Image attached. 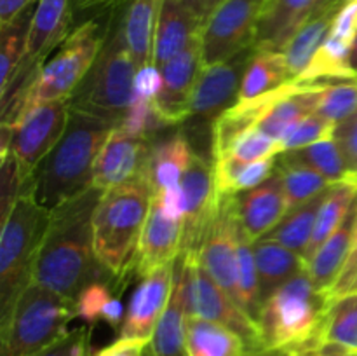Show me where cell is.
<instances>
[{
  "label": "cell",
  "mask_w": 357,
  "mask_h": 356,
  "mask_svg": "<svg viewBox=\"0 0 357 356\" xmlns=\"http://www.w3.org/2000/svg\"><path fill=\"white\" fill-rule=\"evenodd\" d=\"M176 2L190 10L194 16H197L202 23H206L209 13V0H176Z\"/></svg>",
  "instance_id": "cell-54"
},
{
  "label": "cell",
  "mask_w": 357,
  "mask_h": 356,
  "mask_svg": "<svg viewBox=\"0 0 357 356\" xmlns=\"http://www.w3.org/2000/svg\"><path fill=\"white\" fill-rule=\"evenodd\" d=\"M340 7L342 6H338V3L316 7L312 14L303 21L302 27L295 31L291 40L282 51L286 56L289 80H296L305 72L310 59L314 58V54L319 51L323 42L330 35L331 24H333V20Z\"/></svg>",
  "instance_id": "cell-26"
},
{
  "label": "cell",
  "mask_w": 357,
  "mask_h": 356,
  "mask_svg": "<svg viewBox=\"0 0 357 356\" xmlns=\"http://www.w3.org/2000/svg\"><path fill=\"white\" fill-rule=\"evenodd\" d=\"M253 251L264 302L279 286L284 285L300 272L307 271V262L303 260L302 255L271 237L264 236L255 241Z\"/></svg>",
  "instance_id": "cell-27"
},
{
  "label": "cell",
  "mask_w": 357,
  "mask_h": 356,
  "mask_svg": "<svg viewBox=\"0 0 357 356\" xmlns=\"http://www.w3.org/2000/svg\"><path fill=\"white\" fill-rule=\"evenodd\" d=\"M282 154L281 142L272 136L265 135L258 128H248L236 136L222 154L215 157L218 159H234L241 163H255L261 159H272Z\"/></svg>",
  "instance_id": "cell-41"
},
{
  "label": "cell",
  "mask_w": 357,
  "mask_h": 356,
  "mask_svg": "<svg viewBox=\"0 0 357 356\" xmlns=\"http://www.w3.org/2000/svg\"><path fill=\"white\" fill-rule=\"evenodd\" d=\"M174 264H164L142 276L126 307L119 339L150 342L160 316L169 304L174 288Z\"/></svg>",
  "instance_id": "cell-15"
},
{
  "label": "cell",
  "mask_w": 357,
  "mask_h": 356,
  "mask_svg": "<svg viewBox=\"0 0 357 356\" xmlns=\"http://www.w3.org/2000/svg\"><path fill=\"white\" fill-rule=\"evenodd\" d=\"M351 65L352 68L357 72V35H356V40L354 44H352V52H351Z\"/></svg>",
  "instance_id": "cell-57"
},
{
  "label": "cell",
  "mask_w": 357,
  "mask_h": 356,
  "mask_svg": "<svg viewBox=\"0 0 357 356\" xmlns=\"http://www.w3.org/2000/svg\"><path fill=\"white\" fill-rule=\"evenodd\" d=\"M117 128H121L128 135L152 138L155 133L164 128H169V126L162 121L160 114L157 112L155 100H143V98L132 96L131 105L128 107Z\"/></svg>",
  "instance_id": "cell-43"
},
{
  "label": "cell",
  "mask_w": 357,
  "mask_h": 356,
  "mask_svg": "<svg viewBox=\"0 0 357 356\" xmlns=\"http://www.w3.org/2000/svg\"><path fill=\"white\" fill-rule=\"evenodd\" d=\"M328 3H338V6H344V0H317V6H328Z\"/></svg>",
  "instance_id": "cell-58"
},
{
  "label": "cell",
  "mask_w": 357,
  "mask_h": 356,
  "mask_svg": "<svg viewBox=\"0 0 357 356\" xmlns=\"http://www.w3.org/2000/svg\"><path fill=\"white\" fill-rule=\"evenodd\" d=\"M91 327H77L54 344L30 356H89Z\"/></svg>",
  "instance_id": "cell-44"
},
{
  "label": "cell",
  "mask_w": 357,
  "mask_h": 356,
  "mask_svg": "<svg viewBox=\"0 0 357 356\" xmlns=\"http://www.w3.org/2000/svg\"><path fill=\"white\" fill-rule=\"evenodd\" d=\"M73 318L75 300L30 281L0 314V356H30L54 344L68 334Z\"/></svg>",
  "instance_id": "cell-5"
},
{
  "label": "cell",
  "mask_w": 357,
  "mask_h": 356,
  "mask_svg": "<svg viewBox=\"0 0 357 356\" xmlns=\"http://www.w3.org/2000/svg\"><path fill=\"white\" fill-rule=\"evenodd\" d=\"M246 341L230 327L211 320L188 318L185 325L187 356H246Z\"/></svg>",
  "instance_id": "cell-28"
},
{
  "label": "cell",
  "mask_w": 357,
  "mask_h": 356,
  "mask_svg": "<svg viewBox=\"0 0 357 356\" xmlns=\"http://www.w3.org/2000/svg\"><path fill=\"white\" fill-rule=\"evenodd\" d=\"M153 192L145 177L101 194L94 209V253L117 281L131 274Z\"/></svg>",
  "instance_id": "cell-3"
},
{
  "label": "cell",
  "mask_w": 357,
  "mask_h": 356,
  "mask_svg": "<svg viewBox=\"0 0 357 356\" xmlns=\"http://www.w3.org/2000/svg\"><path fill=\"white\" fill-rule=\"evenodd\" d=\"M153 199H155L157 205L162 208V212L166 213L167 216L176 220H183L185 201H183V191H181V185H174V187L166 188V191L153 195Z\"/></svg>",
  "instance_id": "cell-50"
},
{
  "label": "cell",
  "mask_w": 357,
  "mask_h": 356,
  "mask_svg": "<svg viewBox=\"0 0 357 356\" xmlns=\"http://www.w3.org/2000/svg\"><path fill=\"white\" fill-rule=\"evenodd\" d=\"M286 82H289V73L284 52L258 51L257 49L246 73H244L237 101L260 98L284 86Z\"/></svg>",
  "instance_id": "cell-34"
},
{
  "label": "cell",
  "mask_w": 357,
  "mask_h": 356,
  "mask_svg": "<svg viewBox=\"0 0 357 356\" xmlns=\"http://www.w3.org/2000/svg\"><path fill=\"white\" fill-rule=\"evenodd\" d=\"M289 154H293L296 159L302 161L303 164H307L312 170H316L324 178H328L331 184L344 181L349 170H351L335 136L333 138L321 140V142L307 145L303 149L291 150Z\"/></svg>",
  "instance_id": "cell-40"
},
{
  "label": "cell",
  "mask_w": 357,
  "mask_h": 356,
  "mask_svg": "<svg viewBox=\"0 0 357 356\" xmlns=\"http://www.w3.org/2000/svg\"><path fill=\"white\" fill-rule=\"evenodd\" d=\"M146 341H136V339H117L107 348L100 349L98 353L89 356H145Z\"/></svg>",
  "instance_id": "cell-51"
},
{
  "label": "cell",
  "mask_w": 357,
  "mask_h": 356,
  "mask_svg": "<svg viewBox=\"0 0 357 356\" xmlns=\"http://www.w3.org/2000/svg\"><path fill=\"white\" fill-rule=\"evenodd\" d=\"M278 157L241 163L234 159L215 161L216 191L222 195H236L239 192L251 191L274 175Z\"/></svg>",
  "instance_id": "cell-36"
},
{
  "label": "cell",
  "mask_w": 357,
  "mask_h": 356,
  "mask_svg": "<svg viewBox=\"0 0 357 356\" xmlns=\"http://www.w3.org/2000/svg\"><path fill=\"white\" fill-rule=\"evenodd\" d=\"M330 300L309 272L303 271L279 286L261 306L260 348L298 351L316 341Z\"/></svg>",
  "instance_id": "cell-6"
},
{
  "label": "cell",
  "mask_w": 357,
  "mask_h": 356,
  "mask_svg": "<svg viewBox=\"0 0 357 356\" xmlns=\"http://www.w3.org/2000/svg\"><path fill=\"white\" fill-rule=\"evenodd\" d=\"M218 195L215 216L195 255L208 274L237 304L241 225L236 215V195Z\"/></svg>",
  "instance_id": "cell-12"
},
{
  "label": "cell",
  "mask_w": 357,
  "mask_h": 356,
  "mask_svg": "<svg viewBox=\"0 0 357 356\" xmlns=\"http://www.w3.org/2000/svg\"><path fill=\"white\" fill-rule=\"evenodd\" d=\"M303 86L310 91L314 114L326 121L338 126L357 114V77L307 82Z\"/></svg>",
  "instance_id": "cell-31"
},
{
  "label": "cell",
  "mask_w": 357,
  "mask_h": 356,
  "mask_svg": "<svg viewBox=\"0 0 357 356\" xmlns=\"http://www.w3.org/2000/svg\"><path fill=\"white\" fill-rule=\"evenodd\" d=\"M310 346H330L357 355V292L331 300L316 341Z\"/></svg>",
  "instance_id": "cell-30"
},
{
  "label": "cell",
  "mask_w": 357,
  "mask_h": 356,
  "mask_svg": "<svg viewBox=\"0 0 357 356\" xmlns=\"http://www.w3.org/2000/svg\"><path fill=\"white\" fill-rule=\"evenodd\" d=\"M114 128L117 126L107 119L70 110L61 140L28 180V191L42 208L52 212L93 187L94 164Z\"/></svg>",
  "instance_id": "cell-2"
},
{
  "label": "cell",
  "mask_w": 357,
  "mask_h": 356,
  "mask_svg": "<svg viewBox=\"0 0 357 356\" xmlns=\"http://www.w3.org/2000/svg\"><path fill=\"white\" fill-rule=\"evenodd\" d=\"M344 181H347V184H351L352 187H354L356 191H357V168H354V170H349L347 177H345Z\"/></svg>",
  "instance_id": "cell-56"
},
{
  "label": "cell",
  "mask_w": 357,
  "mask_h": 356,
  "mask_svg": "<svg viewBox=\"0 0 357 356\" xmlns=\"http://www.w3.org/2000/svg\"><path fill=\"white\" fill-rule=\"evenodd\" d=\"M185 325H187V311H185L183 295V260L178 257L174 264L173 295L153 330L145 356H187Z\"/></svg>",
  "instance_id": "cell-25"
},
{
  "label": "cell",
  "mask_w": 357,
  "mask_h": 356,
  "mask_svg": "<svg viewBox=\"0 0 357 356\" xmlns=\"http://www.w3.org/2000/svg\"><path fill=\"white\" fill-rule=\"evenodd\" d=\"M70 100H56L28 110L13 126L10 156L28 187L31 173L61 140L70 119Z\"/></svg>",
  "instance_id": "cell-10"
},
{
  "label": "cell",
  "mask_w": 357,
  "mask_h": 356,
  "mask_svg": "<svg viewBox=\"0 0 357 356\" xmlns=\"http://www.w3.org/2000/svg\"><path fill=\"white\" fill-rule=\"evenodd\" d=\"M35 7L37 3L26 7L9 23L0 24V91L9 84L23 63Z\"/></svg>",
  "instance_id": "cell-37"
},
{
  "label": "cell",
  "mask_w": 357,
  "mask_h": 356,
  "mask_svg": "<svg viewBox=\"0 0 357 356\" xmlns=\"http://www.w3.org/2000/svg\"><path fill=\"white\" fill-rule=\"evenodd\" d=\"M330 35L349 45L354 44L357 35V0L345 2L338 9L333 24H331Z\"/></svg>",
  "instance_id": "cell-46"
},
{
  "label": "cell",
  "mask_w": 357,
  "mask_h": 356,
  "mask_svg": "<svg viewBox=\"0 0 357 356\" xmlns=\"http://www.w3.org/2000/svg\"><path fill=\"white\" fill-rule=\"evenodd\" d=\"M37 2L38 0H0V24L9 23L17 14L23 13L26 7Z\"/></svg>",
  "instance_id": "cell-52"
},
{
  "label": "cell",
  "mask_w": 357,
  "mask_h": 356,
  "mask_svg": "<svg viewBox=\"0 0 357 356\" xmlns=\"http://www.w3.org/2000/svg\"><path fill=\"white\" fill-rule=\"evenodd\" d=\"M351 292H357V236L354 244H352L351 255H349L340 276H338L335 285L331 286V290L328 292V300L331 302V300L337 299V297L347 295V293Z\"/></svg>",
  "instance_id": "cell-48"
},
{
  "label": "cell",
  "mask_w": 357,
  "mask_h": 356,
  "mask_svg": "<svg viewBox=\"0 0 357 356\" xmlns=\"http://www.w3.org/2000/svg\"><path fill=\"white\" fill-rule=\"evenodd\" d=\"M101 194L89 187L52 209L31 281L75 300L93 279L114 278L94 253L93 216Z\"/></svg>",
  "instance_id": "cell-1"
},
{
  "label": "cell",
  "mask_w": 357,
  "mask_h": 356,
  "mask_svg": "<svg viewBox=\"0 0 357 356\" xmlns=\"http://www.w3.org/2000/svg\"><path fill=\"white\" fill-rule=\"evenodd\" d=\"M152 143V138H139L114 128L94 164L93 187L107 192L145 177Z\"/></svg>",
  "instance_id": "cell-16"
},
{
  "label": "cell",
  "mask_w": 357,
  "mask_h": 356,
  "mask_svg": "<svg viewBox=\"0 0 357 356\" xmlns=\"http://www.w3.org/2000/svg\"><path fill=\"white\" fill-rule=\"evenodd\" d=\"M107 30L108 24H101L100 20L87 21L73 28L72 34L63 40V44L56 49L51 58H47L35 75L33 84L26 93L21 117L38 105L56 100H70L93 66L103 45Z\"/></svg>",
  "instance_id": "cell-8"
},
{
  "label": "cell",
  "mask_w": 357,
  "mask_h": 356,
  "mask_svg": "<svg viewBox=\"0 0 357 356\" xmlns=\"http://www.w3.org/2000/svg\"><path fill=\"white\" fill-rule=\"evenodd\" d=\"M183 260V295L188 318L218 321L236 330L248 348H260V328L230 299L229 293L208 274L195 253H181Z\"/></svg>",
  "instance_id": "cell-9"
},
{
  "label": "cell",
  "mask_w": 357,
  "mask_h": 356,
  "mask_svg": "<svg viewBox=\"0 0 357 356\" xmlns=\"http://www.w3.org/2000/svg\"><path fill=\"white\" fill-rule=\"evenodd\" d=\"M128 2L129 0H72V24L77 28L87 21L100 20L105 14L121 10V7Z\"/></svg>",
  "instance_id": "cell-45"
},
{
  "label": "cell",
  "mask_w": 357,
  "mask_h": 356,
  "mask_svg": "<svg viewBox=\"0 0 357 356\" xmlns=\"http://www.w3.org/2000/svg\"><path fill=\"white\" fill-rule=\"evenodd\" d=\"M246 356H293V351H288V349H251V351L246 353Z\"/></svg>",
  "instance_id": "cell-55"
},
{
  "label": "cell",
  "mask_w": 357,
  "mask_h": 356,
  "mask_svg": "<svg viewBox=\"0 0 357 356\" xmlns=\"http://www.w3.org/2000/svg\"><path fill=\"white\" fill-rule=\"evenodd\" d=\"M107 279L112 278L93 279L80 290L75 299L77 316L84 320L87 327H93L98 321H105L110 327L121 330L126 309L122 306L121 299L112 293Z\"/></svg>",
  "instance_id": "cell-35"
},
{
  "label": "cell",
  "mask_w": 357,
  "mask_h": 356,
  "mask_svg": "<svg viewBox=\"0 0 357 356\" xmlns=\"http://www.w3.org/2000/svg\"><path fill=\"white\" fill-rule=\"evenodd\" d=\"M289 209L291 208L278 171L258 187L236 194L237 220L251 243L274 230Z\"/></svg>",
  "instance_id": "cell-18"
},
{
  "label": "cell",
  "mask_w": 357,
  "mask_h": 356,
  "mask_svg": "<svg viewBox=\"0 0 357 356\" xmlns=\"http://www.w3.org/2000/svg\"><path fill=\"white\" fill-rule=\"evenodd\" d=\"M275 171L281 177L282 187H284L286 198H288L291 209L317 198L333 185L328 178L303 164L302 161H298L289 152L279 154Z\"/></svg>",
  "instance_id": "cell-33"
},
{
  "label": "cell",
  "mask_w": 357,
  "mask_h": 356,
  "mask_svg": "<svg viewBox=\"0 0 357 356\" xmlns=\"http://www.w3.org/2000/svg\"><path fill=\"white\" fill-rule=\"evenodd\" d=\"M180 185L185 201L181 253H197L218 206L215 163L194 154Z\"/></svg>",
  "instance_id": "cell-14"
},
{
  "label": "cell",
  "mask_w": 357,
  "mask_h": 356,
  "mask_svg": "<svg viewBox=\"0 0 357 356\" xmlns=\"http://www.w3.org/2000/svg\"><path fill=\"white\" fill-rule=\"evenodd\" d=\"M160 89H162V70L152 63L138 68L135 77V96L143 100H155Z\"/></svg>",
  "instance_id": "cell-47"
},
{
  "label": "cell",
  "mask_w": 357,
  "mask_h": 356,
  "mask_svg": "<svg viewBox=\"0 0 357 356\" xmlns=\"http://www.w3.org/2000/svg\"><path fill=\"white\" fill-rule=\"evenodd\" d=\"M335 140L340 145L349 168L354 170V168H357V114L349 121L337 126Z\"/></svg>",
  "instance_id": "cell-49"
},
{
  "label": "cell",
  "mask_w": 357,
  "mask_h": 356,
  "mask_svg": "<svg viewBox=\"0 0 357 356\" xmlns=\"http://www.w3.org/2000/svg\"><path fill=\"white\" fill-rule=\"evenodd\" d=\"M324 194L326 192L319 194L317 198L310 199V201L303 202V205L296 206V208L289 209L288 215L282 218V222L274 230H271L265 237H271V239L284 244L289 250L303 255L310 237H312L317 212H319Z\"/></svg>",
  "instance_id": "cell-38"
},
{
  "label": "cell",
  "mask_w": 357,
  "mask_h": 356,
  "mask_svg": "<svg viewBox=\"0 0 357 356\" xmlns=\"http://www.w3.org/2000/svg\"><path fill=\"white\" fill-rule=\"evenodd\" d=\"M357 236V201L349 212L347 218L344 220L340 227L324 241L316 251L310 262L307 264V272L314 285L326 293L335 285L337 278L340 276L349 255H351L352 244Z\"/></svg>",
  "instance_id": "cell-23"
},
{
  "label": "cell",
  "mask_w": 357,
  "mask_h": 356,
  "mask_svg": "<svg viewBox=\"0 0 357 356\" xmlns=\"http://www.w3.org/2000/svg\"><path fill=\"white\" fill-rule=\"evenodd\" d=\"M183 250V220L167 216L155 199H152L149 218L132 260L131 272L139 278L146 272L174 262Z\"/></svg>",
  "instance_id": "cell-19"
},
{
  "label": "cell",
  "mask_w": 357,
  "mask_h": 356,
  "mask_svg": "<svg viewBox=\"0 0 357 356\" xmlns=\"http://www.w3.org/2000/svg\"><path fill=\"white\" fill-rule=\"evenodd\" d=\"M160 6L162 0H129L128 7L122 13L126 44L138 68L152 63L153 38Z\"/></svg>",
  "instance_id": "cell-29"
},
{
  "label": "cell",
  "mask_w": 357,
  "mask_h": 356,
  "mask_svg": "<svg viewBox=\"0 0 357 356\" xmlns=\"http://www.w3.org/2000/svg\"><path fill=\"white\" fill-rule=\"evenodd\" d=\"M356 201L357 191L347 181H338V184H333L328 188L323 202H321L319 212H317L312 237H310L309 244H307L305 251L302 255L307 264L316 255L321 244L344 223Z\"/></svg>",
  "instance_id": "cell-32"
},
{
  "label": "cell",
  "mask_w": 357,
  "mask_h": 356,
  "mask_svg": "<svg viewBox=\"0 0 357 356\" xmlns=\"http://www.w3.org/2000/svg\"><path fill=\"white\" fill-rule=\"evenodd\" d=\"M255 51V45H251L227 61L204 65L192 93L188 119L215 122L223 112L237 103L241 84Z\"/></svg>",
  "instance_id": "cell-13"
},
{
  "label": "cell",
  "mask_w": 357,
  "mask_h": 356,
  "mask_svg": "<svg viewBox=\"0 0 357 356\" xmlns=\"http://www.w3.org/2000/svg\"><path fill=\"white\" fill-rule=\"evenodd\" d=\"M51 212L24 191L2 222L0 234V314L30 285Z\"/></svg>",
  "instance_id": "cell-7"
},
{
  "label": "cell",
  "mask_w": 357,
  "mask_h": 356,
  "mask_svg": "<svg viewBox=\"0 0 357 356\" xmlns=\"http://www.w3.org/2000/svg\"><path fill=\"white\" fill-rule=\"evenodd\" d=\"M293 356H357L349 355V353L342 351V349L330 348V346H309V348H302L298 351H293Z\"/></svg>",
  "instance_id": "cell-53"
},
{
  "label": "cell",
  "mask_w": 357,
  "mask_h": 356,
  "mask_svg": "<svg viewBox=\"0 0 357 356\" xmlns=\"http://www.w3.org/2000/svg\"><path fill=\"white\" fill-rule=\"evenodd\" d=\"M335 131H337V124L326 121V119L321 117V115H305V117H302L298 122H295V124L281 136L279 142H281L282 154L303 149V147L312 145V143L321 142V140L333 138Z\"/></svg>",
  "instance_id": "cell-42"
},
{
  "label": "cell",
  "mask_w": 357,
  "mask_h": 356,
  "mask_svg": "<svg viewBox=\"0 0 357 356\" xmlns=\"http://www.w3.org/2000/svg\"><path fill=\"white\" fill-rule=\"evenodd\" d=\"M72 0H38L31 21L26 54L20 68H40L47 61L49 54L72 34Z\"/></svg>",
  "instance_id": "cell-20"
},
{
  "label": "cell",
  "mask_w": 357,
  "mask_h": 356,
  "mask_svg": "<svg viewBox=\"0 0 357 356\" xmlns=\"http://www.w3.org/2000/svg\"><path fill=\"white\" fill-rule=\"evenodd\" d=\"M202 68L201 35L162 66V89L155 98V107L167 126H181L188 119L192 93Z\"/></svg>",
  "instance_id": "cell-17"
},
{
  "label": "cell",
  "mask_w": 357,
  "mask_h": 356,
  "mask_svg": "<svg viewBox=\"0 0 357 356\" xmlns=\"http://www.w3.org/2000/svg\"><path fill=\"white\" fill-rule=\"evenodd\" d=\"M202 27L204 23L176 0H162L153 38L152 65L162 70L169 59L180 54L202 34Z\"/></svg>",
  "instance_id": "cell-22"
},
{
  "label": "cell",
  "mask_w": 357,
  "mask_h": 356,
  "mask_svg": "<svg viewBox=\"0 0 357 356\" xmlns=\"http://www.w3.org/2000/svg\"><path fill=\"white\" fill-rule=\"evenodd\" d=\"M265 0H223L202 27L204 65L227 61L255 45V34Z\"/></svg>",
  "instance_id": "cell-11"
},
{
  "label": "cell",
  "mask_w": 357,
  "mask_h": 356,
  "mask_svg": "<svg viewBox=\"0 0 357 356\" xmlns=\"http://www.w3.org/2000/svg\"><path fill=\"white\" fill-rule=\"evenodd\" d=\"M316 6L317 0H265L255 34V49L284 51Z\"/></svg>",
  "instance_id": "cell-21"
},
{
  "label": "cell",
  "mask_w": 357,
  "mask_h": 356,
  "mask_svg": "<svg viewBox=\"0 0 357 356\" xmlns=\"http://www.w3.org/2000/svg\"><path fill=\"white\" fill-rule=\"evenodd\" d=\"M237 306L243 309L250 320L258 325L261 306V288L258 278L257 260H255L253 243L248 239L246 234L241 229L239 234V283H237Z\"/></svg>",
  "instance_id": "cell-39"
},
{
  "label": "cell",
  "mask_w": 357,
  "mask_h": 356,
  "mask_svg": "<svg viewBox=\"0 0 357 356\" xmlns=\"http://www.w3.org/2000/svg\"><path fill=\"white\" fill-rule=\"evenodd\" d=\"M192 156L194 152L190 149V143L181 129L152 143L145 178L153 195L174 185H180Z\"/></svg>",
  "instance_id": "cell-24"
},
{
  "label": "cell",
  "mask_w": 357,
  "mask_h": 356,
  "mask_svg": "<svg viewBox=\"0 0 357 356\" xmlns=\"http://www.w3.org/2000/svg\"><path fill=\"white\" fill-rule=\"evenodd\" d=\"M136 72L138 66L126 44L122 14H119L108 21L103 45L87 75L70 96V108L119 126L135 96Z\"/></svg>",
  "instance_id": "cell-4"
},
{
  "label": "cell",
  "mask_w": 357,
  "mask_h": 356,
  "mask_svg": "<svg viewBox=\"0 0 357 356\" xmlns=\"http://www.w3.org/2000/svg\"><path fill=\"white\" fill-rule=\"evenodd\" d=\"M222 2H223V0H209V13H208V16L213 13V9H216V7H218Z\"/></svg>",
  "instance_id": "cell-59"
}]
</instances>
